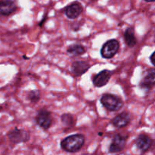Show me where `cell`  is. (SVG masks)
Listing matches in <instances>:
<instances>
[{
    "instance_id": "8",
    "label": "cell",
    "mask_w": 155,
    "mask_h": 155,
    "mask_svg": "<svg viewBox=\"0 0 155 155\" xmlns=\"http://www.w3.org/2000/svg\"><path fill=\"white\" fill-rule=\"evenodd\" d=\"M83 11L82 5L79 2L71 3L65 8L64 13L66 16L70 19H75L80 16Z\"/></svg>"
},
{
    "instance_id": "5",
    "label": "cell",
    "mask_w": 155,
    "mask_h": 155,
    "mask_svg": "<svg viewBox=\"0 0 155 155\" xmlns=\"http://www.w3.org/2000/svg\"><path fill=\"white\" fill-rule=\"evenodd\" d=\"M8 136L11 142L15 144L27 142L29 139V133L25 130H19L18 128L11 130Z\"/></svg>"
},
{
    "instance_id": "1",
    "label": "cell",
    "mask_w": 155,
    "mask_h": 155,
    "mask_svg": "<svg viewBox=\"0 0 155 155\" xmlns=\"http://www.w3.org/2000/svg\"><path fill=\"white\" fill-rule=\"evenodd\" d=\"M85 143V136L82 134H75L68 136L61 142V147L64 151L75 153L83 148Z\"/></svg>"
},
{
    "instance_id": "13",
    "label": "cell",
    "mask_w": 155,
    "mask_h": 155,
    "mask_svg": "<svg viewBox=\"0 0 155 155\" xmlns=\"http://www.w3.org/2000/svg\"><path fill=\"white\" fill-rule=\"evenodd\" d=\"M141 86L146 89H151L155 86V69H150L147 71Z\"/></svg>"
},
{
    "instance_id": "11",
    "label": "cell",
    "mask_w": 155,
    "mask_h": 155,
    "mask_svg": "<svg viewBox=\"0 0 155 155\" xmlns=\"http://www.w3.org/2000/svg\"><path fill=\"white\" fill-rule=\"evenodd\" d=\"M90 68L88 62L84 61H77L72 64V72L75 76H81Z\"/></svg>"
},
{
    "instance_id": "6",
    "label": "cell",
    "mask_w": 155,
    "mask_h": 155,
    "mask_svg": "<svg viewBox=\"0 0 155 155\" xmlns=\"http://www.w3.org/2000/svg\"><path fill=\"white\" fill-rule=\"evenodd\" d=\"M126 143H127V138L120 134H117L113 138L111 144L109 147V152L113 154L123 151L125 148Z\"/></svg>"
},
{
    "instance_id": "17",
    "label": "cell",
    "mask_w": 155,
    "mask_h": 155,
    "mask_svg": "<svg viewBox=\"0 0 155 155\" xmlns=\"http://www.w3.org/2000/svg\"><path fill=\"white\" fill-rule=\"evenodd\" d=\"M27 97H28L29 100H30L31 102L36 103L38 101L40 98V93L38 90H33L30 91V92L27 95Z\"/></svg>"
},
{
    "instance_id": "16",
    "label": "cell",
    "mask_w": 155,
    "mask_h": 155,
    "mask_svg": "<svg viewBox=\"0 0 155 155\" xmlns=\"http://www.w3.org/2000/svg\"><path fill=\"white\" fill-rule=\"evenodd\" d=\"M61 121L65 126L68 127H74L75 124V118L70 114H64L61 116Z\"/></svg>"
},
{
    "instance_id": "19",
    "label": "cell",
    "mask_w": 155,
    "mask_h": 155,
    "mask_svg": "<svg viewBox=\"0 0 155 155\" xmlns=\"http://www.w3.org/2000/svg\"><path fill=\"white\" fill-rule=\"evenodd\" d=\"M145 2H155V0H145Z\"/></svg>"
},
{
    "instance_id": "9",
    "label": "cell",
    "mask_w": 155,
    "mask_h": 155,
    "mask_svg": "<svg viewBox=\"0 0 155 155\" xmlns=\"http://www.w3.org/2000/svg\"><path fill=\"white\" fill-rule=\"evenodd\" d=\"M17 8L16 2L14 0H2L0 12L3 16H8L16 11Z\"/></svg>"
},
{
    "instance_id": "4",
    "label": "cell",
    "mask_w": 155,
    "mask_h": 155,
    "mask_svg": "<svg viewBox=\"0 0 155 155\" xmlns=\"http://www.w3.org/2000/svg\"><path fill=\"white\" fill-rule=\"evenodd\" d=\"M36 122L40 128L46 130L50 128L52 124V117L47 110H40L36 117Z\"/></svg>"
},
{
    "instance_id": "18",
    "label": "cell",
    "mask_w": 155,
    "mask_h": 155,
    "mask_svg": "<svg viewBox=\"0 0 155 155\" xmlns=\"http://www.w3.org/2000/svg\"><path fill=\"white\" fill-rule=\"evenodd\" d=\"M150 59H151V63H152V64L155 66V51L152 53V54H151V57H150Z\"/></svg>"
},
{
    "instance_id": "3",
    "label": "cell",
    "mask_w": 155,
    "mask_h": 155,
    "mask_svg": "<svg viewBox=\"0 0 155 155\" xmlns=\"http://www.w3.org/2000/svg\"><path fill=\"white\" fill-rule=\"evenodd\" d=\"M120 48V43L117 39H110L107 41L103 45L101 49V54L104 58L110 59L112 58L118 52Z\"/></svg>"
},
{
    "instance_id": "10",
    "label": "cell",
    "mask_w": 155,
    "mask_h": 155,
    "mask_svg": "<svg viewBox=\"0 0 155 155\" xmlns=\"http://www.w3.org/2000/svg\"><path fill=\"white\" fill-rule=\"evenodd\" d=\"M136 145L141 151L145 152L151 148L152 145V139L147 135L142 134L136 139Z\"/></svg>"
},
{
    "instance_id": "14",
    "label": "cell",
    "mask_w": 155,
    "mask_h": 155,
    "mask_svg": "<svg viewBox=\"0 0 155 155\" xmlns=\"http://www.w3.org/2000/svg\"><path fill=\"white\" fill-rule=\"evenodd\" d=\"M124 40H125L126 44L129 47H133L136 45L137 40H136V36H135L133 28L129 27L126 30L125 33H124Z\"/></svg>"
},
{
    "instance_id": "2",
    "label": "cell",
    "mask_w": 155,
    "mask_h": 155,
    "mask_svg": "<svg viewBox=\"0 0 155 155\" xmlns=\"http://www.w3.org/2000/svg\"><path fill=\"white\" fill-rule=\"evenodd\" d=\"M101 103L107 110L117 111L124 106V101L120 97L112 94H104L101 98Z\"/></svg>"
},
{
    "instance_id": "12",
    "label": "cell",
    "mask_w": 155,
    "mask_h": 155,
    "mask_svg": "<svg viewBox=\"0 0 155 155\" xmlns=\"http://www.w3.org/2000/svg\"><path fill=\"white\" fill-rule=\"evenodd\" d=\"M130 116L127 112H123L120 114L115 117L112 120V124L114 126L118 128H122L125 127L130 124Z\"/></svg>"
},
{
    "instance_id": "15",
    "label": "cell",
    "mask_w": 155,
    "mask_h": 155,
    "mask_svg": "<svg viewBox=\"0 0 155 155\" xmlns=\"http://www.w3.org/2000/svg\"><path fill=\"white\" fill-rule=\"evenodd\" d=\"M67 51H68V54L73 56H79L84 54L86 51V49L83 45H80V44H75V45L69 46Z\"/></svg>"
},
{
    "instance_id": "7",
    "label": "cell",
    "mask_w": 155,
    "mask_h": 155,
    "mask_svg": "<svg viewBox=\"0 0 155 155\" xmlns=\"http://www.w3.org/2000/svg\"><path fill=\"white\" fill-rule=\"evenodd\" d=\"M112 75V72L108 70H104L98 74L95 75L92 78V83L94 86L96 87H102L107 84L110 80V77Z\"/></svg>"
}]
</instances>
